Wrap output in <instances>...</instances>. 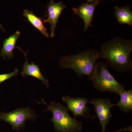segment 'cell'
Instances as JSON below:
<instances>
[{"mask_svg": "<svg viewBox=\"0 0 132 132\" xmlns=\"http://www.w3.org/2000/svg\"><path fill=\"white\" fill-rule=\"evenodd\" d=\"M62 100L67 104L68 110L73 114L75 118L77 116H82L86 118L94 119L97 117L90 115V109L87 106L90 101L86 98H72L67 96L62 97Z\"/></svg>", "mask_w": 132, "mask_h": 132, "instance_id": "cell-7", "label": "cell"}, {"mask_svg": "<svg viewBox=\"0 0 132 132\" xmlns=\"http://www.w3.org/2000/svg\"><path fill=\"white\" fill-rule=\"evenodd\" d=\"M115 15L116 20L119 24H126L132 26V12L130 6L120 7H115Z\"/></svg>", "mask_w": 132, "mask_h": 132, "instance_id": "cell-12", "label": "cell"}, {"mask_svg": "<svg viewBox=\"0 0 132 132\" xmlns=\"http://www.w3.org/2000/svg\"><path fill=\"white\" fill-rule=\"evenodd\" d=\"M67 6L62 2L58 3L54 2L51 0L48 5L47 19L43 20V23H49L50 24V35L51 38L55 36V28L57 27L59 17L62 12Z\"/></svg>", "mask_w": 132, "mask_h": 132, "instance_id": "cell-8", "label": "cell"}, {"mask_svg": "<svg viewBox=\"0 0 132 132\" xmlns=\"http://www.w3.org/2000/svg\"><path fill=\"white\" fill-rule=\"evenodd\" d=\"M101 2L97 0L94 2L82 3L78 8H73L72 10L76 14L83 20L84 23V31H86L92 25L95 7Z\"/></svg>", "mask_w": 132, "mask_h": 132, "instance_id": "cell-9", "label": "cell"}, {"mask_svg": "<svg viewBox=\"0 0 132 132\" xmlns=\"http://www.w3.org/2000/svg\"><path fill=\"white\" fill-rule=\"evenodd\" d=\"M41 103L47 106V109L44 112L50 111L53 113L51 120L57 132H79L82 129V123L70 116L67 108L54 101L47 104L43 99Z\"/></svg>", "mask_w": 132, "mask_h": 132, "instance_id": "cell-3", "label": "cell"}, {"mask_svg": "<svg viewBox=\"0 0 132 132\" xmlns=\"http://www.w3.org/2000/svg\"><path fill=\"white\" fill-rule=\"evenodd\" d=\"M37 117L35 111L28 107L16 109L9 113L0 112V120L9 123L13 129L16 131L25 126L26 121L35 120Z\"/></svg>", "mask_w": 132, "mask_h": 132, "instance_id": "cell-5", "label": "cell"}, {"mask_svg": "<svg viewBox=\"0 0 132 132\" xmlns=\"http://www.w3.org/2000/svg\"><path fill=\"white\" fill-rule=\"evenodd\" d=\"M89 103L94 105L95 112L98 118L101 127L102 132H105L107 125L112 118L111 109L115 104H112L108 99L95 98Z\"/></svg>", "mask_w": 132, "mask_h": 132, "instance_id": "cell-6", "label": "cell"}, {"mask_svg": "<svg viewBox=\"0 0 132 132\" xmlns=\"http://www.w3.org/2000/svg\"><path fill=\"white\" fill-rule=\"evenodd\" d=\"M132 40L118 37L102 45L98 56L99 59H105L109 67L124 73L132 69Z\"/></svg>", "mask_w": 132, "mask_h": 132, "instance_id": "cell-1", "label": "cell"}, {"mask_svg": "<svg viewBox=\"0 0 132 132\" xmlns=\"http://www.w3.org/2000/svg\"><path fill=\"white\" fill-rule=\"evenodd\" d=\"M23 15L42 34L47 38H49L48 34L47 32V28L43 25V22L42 21V18L36 16L32 11H29L28 10H24Z\"/></svg>", "mask_w": 132, "mask_h": 132, "instance_id": "cell-13", "label": "cell"}, {"mask_svg": "<svg viewBox=\"0 0 132 132\" xmlns=\"http://www.w3.org/2000/svg\"><path fill=\"white\" fill-rule=\"evenodd\" d=\"M98 59L97 51L86 50L78 54L62 57L60 64L62 68L73 69L79 77L87 76L89 77L93 72Z\"/></svg>", "mask_w": 132, "mask_h": 132, "instance_id": "cell-2", "label": "cell"}, {"mask_svg": "<svg viewBox=\"0 0 132 132\" xmlns=\"http://www.w3.org/2000/svg\"><path fill=\"white\" fill-rule=\"evenodd\" d=\"M0 28H1L2 29H3V28L2 27L1 25L0 24Z\"/></svg>", "mask_w": 132, "mask_h": 132, "instance_id": "cell-17", "label": "cell"}, {"mask_svg": "<svg viewBox=\"0 0 132 132\" xmlns=\"http://www.w3.org/2000/svg\"><path fill=\"white\" fill-rule=\"evenodd\" d=\"M20 35V31H16L14 34L12 35L4 40L1 51V57H3L5 60L6 57L8 59L13 58L14 55L13 52Z\"/></svg>", "mask_w": 132, "mask_h": 132, "instance_id": "cell-11", "label": "cell"}, {"mask_svg": "<svg viewBox=\"0 0 132 132\" xmlns=\"http://www.w3.org/2000/svg\"><path fill=\"white\" fill-rule=\"evenodd\" d=\"M96 1L97 0H87V3H92ZM112 1H116V0H112Z\"/></svg>", "mask_w": 132, "mask_h": 132, "instance_id": "cell-16", "label": "cell"}, {"mask_svg": "<svg viewBox=\"0 0 132 132\" xmlns=\"http://www.w3.org/2000/svg\"><path fill=\"white\" fill-rule=\"evenodd\" d=\"M109 67L107 63H96L93 73L88 78L98 91L109 92L119 95L125 90V87L109 72Z\"/></svg>", "mask_w": 132, "mask_h": 132, "instance_id": "cell-4", "label": "cell"}, {"mask_svg": "<svg viewBox=\"0 0 132 132\" xmlns=\"http://www.w3.org/2000/svg\"><path fill=\"white\" fill-rule=\"evenodd\" d=\"M19 72V70L17 68H15L14 71L12 72L0 74V85L5 81L18 75Z\"/></svg>", "mask_w": 132, "mask_h": 132, "instance_id": "cell-15", "label": "cell"}, {"mask_svg": "<svg viewBox=\"0 0 132 132\" xmlns=\"http://www.w3.org/2000/svg\"><path fill=\"white\" fill-rule=\"evenodd\" d=\"M16 48H19L21 51L24 53L26 58V61L24 63L23 69L21 73L22 77H25L27 76L34 77L40 80L47 88L49 87L48 80L42 75L39 67L38 65L35 64L34 62H32L31 64H29L27 59V53L23 52L20 47Z\"/></svg>", "mask_w": 132, "mask_h": 132, "instance_id": "cell-10", "label": "cell"}, {"mask_svg": "<svg viewBox=\"0 0 132 132\" xmlns=\"http://www.w3.org/2000/svg\"><path fill=\"white\" fill-rule=\"evenodd\" d=\"M119 101L115 104L121 111L126 113L132 111V89L124 90L120 94Z\"/></svg>", "mask_w": 132, "mask_h": 132, "instance_id": "cell-14", "label": "cell"}]
</instances>
